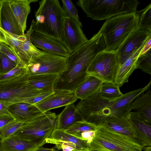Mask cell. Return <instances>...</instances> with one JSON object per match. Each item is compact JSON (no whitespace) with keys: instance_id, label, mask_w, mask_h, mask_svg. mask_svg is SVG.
Here are the masks:
<instances>
[{"instance_id":"d6a6232c","label":"cell","mask_w":151,"mask_h":151,"mask_svg":"<svg viewBox=\"0 0 151 151\" xmlns=\"http://www.w3.org/2000/svg\"><path fill=\"white\" fill-rule=\"evenodd\" d=\"M27 66L17 65L12 70L6 73L0 75V82L9 80L23 74L27 73Z\"/></svg>"},{"instance_id":"f6af8a7d","label":"cell","mask_w":151,"mask_h":151,"mask_svg":"<svg viewBox=\"0 0 151 151\" xmlns=\"http://www.w3.org/2000/svg\"><path fill=\"white\" fill-rule=\"evenodd\" d=\"M1 48H2L1 46V43H0V52L1 50Z\"/></svg>"},{"instance_id":"7a4b0ae2","label":"cell","mask_w":151,"mask_h":151,"mask_svg":"<svg viewBox=\"0 0 151 151\" xmlns=\"http://www.w3.org/2000/svg\"><path fill=\"white\" fill-rule=\"evenodd\" d=\"M35 12L34 31L61 41L64 13L58 0H42Z\"/></svg>"},{"instance_id":"cb8c5ba5","label":"cell","mask_w":151,"mask_h":151,"mask_svg":"<svg viewBox=\"0 0 151 151\" xmlns=\"http://www.w3.org/2000/svg\"><path fill=\"white\" fill-rule=\"evenodd\" d=\"M128 116L135 130L137 139L144 147H151V125L140 119L137 113L130 111Z\"/></svg>"},{"instance_id":"f35d334b","label":"cell","mask_w":151,"mask_h":151,"mask_svg":"<svg viewBox=\"0 0 151 151\" xmlns=\"http://www.w3.org/2000/svg\"><path fill=\"white\" fill-rule=\"evenodd\" d=\"M11 105L7 101L0 99V115L6 114L11 115L8 110V107Z\"/></svg>"},{"instance_id":"ac0fdd59","label":"cell","mask_w":151,"mask_h":151,"mask_svg":"<svg viewBox=\"0 0 151 151\" xmlns=\"http://www.w3.org/2000/svg\"><path fill=\"white\" fill-rule=\"evenodd\" d=\"M38 148L34 142L15 134L1 139L0 143L2 151H35Z\"/></svg>"},{"instance_id":"ba28073f","label":"cell","mask_w":151,"mask_h":151,"mask_svg":"<svg viewBox=\"0 0 151 151\" xmlns=\"http://www.w3.org/2000/svg\"><path fill=\"white\" fill-rule=\"evenodd\" d=\"M119 66L116 52L104 51L98 54L90 64L87 76H94L104 83L114 84Z\"/></svg>"},{"instance_id":"ab89813d","label":"cell","mask_w":151,"mask_h":151,"mask_svg":"<svg viewBox=\"0 0 151 151\" xmlns=\"http://www.w3.org/2000/svg\"><path fill=\"white\" fill-rule=\"evenodd\" d=\"M15 119L12 115L6 114L0 115V129Z\"/></svg>"},{"instance_id":"f546056e","label":"cell","mask_w":151,"mask_h":151,"mask_svg":"<svg viewBox=\"0 0 151 151\" xmlns=\"http://www.w3.org/2000/svg\"><path fill=\"white\" fill-rule=\"evenodd\" d=\"M136 13L139 18L138 27L151 29V3L144 9Z\"/></svg>"},{"instance_id":"7402d4cb","label":"cell","mask_w":151,"mask_h":151,"mask_svg":"<svg viewBox=\"0 0 151 151\" xmlns=\"http://www.w3.org/2000/svg\"><path fill=\"white\" fill-rule=\"evenodd\" d=\"M144 45L134 52L122 64L119 65L114 84L120 87L124 83L128 82L129 76L137 69V60Z\"/></svg>"},{"instance_id":"4316f807","label":"cell","mask_w":151,"mask_h":151,"mask_svg":"<svg viewBox=\"0 0 151 151\" xmlns=\"http://www.w3.org/2000/svg\"><path fill=\"white\" fill-rule=\"evenodd\" d=\"M119 86L111 83H103L101 86L98 93L102 98L112 100L122 96L123 94L121 92Z\"/></svg>"},{"instance_id":"2e32d148","label":"cell","mask_w":151,"mask_h":151,"mask_svg":"<svg viewBox=\"0 0 151 151\" xmlns=\"http://www.w3.org/2000/svg\"><path fill=\"white\" fill-rule=\"evenodd\" d=\"M102 124L118 133L138 140L128 114L121 117L110 116Z\"/></svg>"},{"instance_id":"d6986e66","label":"cell","mask_w":151,"mask_h":151,"mask_svg":"<svg viewBox=\"0 0 151 151\" xmlns=\"http://www.w3.org/2000/svg\"><path fill=\"white\" fill-rule=\"evenodd\" d=\"M132 110L136 112L140 120L151 125V91L150 89L131 103Z\"/></svg>"},{"instance_id":"3957f363","label":"cell","mask_w":151,"mask_h":151,"mask_svg":"<svg viewBox=\"0 0 151 151\" xmlns=\"http://www.w3.org/2000/svg\"><path fill=\"white\" fill-rule=\"evenodd\" d=\"M138 24L136 12L119 15L106 20L99 30L104 40L105 51L116 52Z\"/></svg>"},{"instance_id":"5bb4252c","label":"cell","mask_w":151,"mask_h":151,"mask_svg":"<svg viewBox=\"0 0 151 151\" xmlns=\"http://www.w3.org/2000/svg\"><path fill=\"white\" fill-rule=\"evenodd\" d=\"M77 99L74 92L56 91L35 105L45 113L52 109L73 104Z\"/></svg>"},{"instance_id":"ee69618b","label":"cell","mask_w":151,"mask_h":151,"mask_svg":"<svg viewBox=\"0 0 151 151\" xmlns=\"http://www.w3.org/2000/svg\"><path fill=\"white\" fill-rule=\"evenodd\" d=\"M143 150H144L145 151H151V147H144Z\"/></svg>"},{"instance_id":"e0dca14e","label":"cell","mask_w":151,"mask_h":151,"mask_svg":"<svg viewBox=\"0 0 151 151\" xmlns=\"http://www.w3.org/2000/svg\"><path fill=\"white\" fill-rule=\"evenodd\" d=\"M1 27L12 33L21 36L23 35L10 8L9 0H0Z\"/></svg>"},{"instance_id":"603a6c76","label":"cell","mask_w":151,"mask_h":151,"mask_svg":"<svg viewBox=\"0 0 151 151\" xmlns=\"http://www.w3.org/2000/svg\"><path fill=\"white\" fill-rule=\"evenodd\" d=\"M103 82L92 76H88L74 91L78 99H86L98 92Z\"/></svg>"},{"instance_id":"d4e9b609","label":"cell","mask_w":151,"mask_h":151,"mask_svg":"<svg viewBox=\"0 0 151 151\" xmlns=\"http://www.w3.org/2000/svg\"><path fill=\"white\" fill-rule=\"evenodd\" d=\"M0 32L6 43L17 54L22 62L26 66L30 59L23 50V42L25 38V34L19 36L9 32L0 27Z\"/></svg>"},{"instance_id":"277c9868","label":"cell","mask_w":151,"mask_h":151,"mask_svg":"<svg viewBox=\"0 0 151 151\" xmlns=\"http://www.w3.org/2000/svg\"><path fill=\"white\" fill-rule=\"evenodd\" d=\"M137 0H80L76 4L93 20H107L122 14L135 12Z\"/></svg>"},{"instance_id":"8d00e7d4","label":"cell","mask_w":151,"mask_h":151,"mask_svg":"<svg viewBox=\"0 0 151 151\" xmlns=\"http://www.w3.org/2000/svg\"><path fill=\"white\" fill-rule=\"evenodd\" d=\"M55 92L54 91H43L37 96L29 99L26 102L35 105Z\"/></svg>"},{"instance_id":"83f0119b","label":"cell","mask_w":151,"mask_h":151,"mask_svg":"<svg viewBox=\"0 0 151 151\" xmlns=\"http://www.w3.org/2000/svg\"><path fill=\"white\" fill-rule=\"evenodd\" d=\"M98 125L85 120L76 122L67 130V133L79 138L81 133L86 131H96Z\"/></svg>"},{"instance_id":"44dd1931","label":"cell","mask_w":151,"mask_h":151,"mask_svg":"<svg viewBox=\"0 0 151 151\" xmlns=\"http://www.w3.org/2000/svg\"><path fill=\"white\" fill-rule=\"evenodd\" d=\"M37 0H9L10 8L23 35L27 27L28 16L31 11L30 4Z\"/></svg>"},{"instance_id":"5b68a950","label":"cell","mask_w":151,"mask_h":151,"mask_svg":"<svg viewBox=\"0 0 151 151\" xmlns=\"http://www.w3.org/2000/svg\"><path fill=\"white\" fill-rule=\"evenodd\" d=\"M90 144L91 151H142L139 141L118 133L103 124L98 125Z\"/></svg>"},{"instance_id":"7dc6e473","label":"cell","mask_w":151,"mask_h":151,"mask_svg":"<svg viewBox=\"0 0 151 151\" xmlns=\"http://www.w3.org/2000/svg\"><path fill=\"white\" fill-rule=\"evenodd\" d=\"M0 27H1V26H0Z\"/></svg>"},{"instance_id":"8fae6325","label":"cell","mask_w":151,"mask_h":151,"mask_svg":"<svg viewBox=\"0 0 151 151\" xmlns=\"http://www.w3.org/2000/svg\"><path fill=\"white\" fill-rule=\"evenodd\" d=\"M151 37V29L138 27L132 32L116 52L119 65L143 46Z\"/></svg>"},{"instance_id":"ffe728a7","label":"cell","mask_w":151,"mask_h":151,"mask_svg":"<svg viewBox=\"0 0 151 151\" xmlns=\"http://www.w3.org/2000/svg\"><path fill=\"white\" fill-rule=\"evenodd\" d=\"M83 120L73 104H70L57 116L54 129L65 130L76 122Z\"/></svg>"},{"instance_id":"8992f818","label":"cell","mask_w":151,"mask_h":151,"mask_svg":"<svg viewBox=\"0 0 151 151\" xmlns=\"http://www.w3.org/2000/svg\"><path fill=\"white\" fill-rule=\"evenodd\" d=\"M57 116L54 113L47 112L32 120L25 122L14 134L35 143L38 147L46 143L56 124Z\"/></svg>"},{"instance_id":"bcb514c9","label":"cell","mask_w":151,"mask_h":151,"mask_svg":"<svg viewBox=\"0 0 151 151\" xmlns=\"http://www.w3.org/2000/svg\"><path fill=\"white\" fill-rule=\"evenodd\" d=\"M1 136H0V142H1Z\"/></svg>"},{"instance_id":"f1b7e54d","label":"cell","mask_w":151,"mask_h":151,"mask_svg":"<svg viewBox=\"0 0 151 151\" xmlns=\"http://www.w3.org/2000/svg\"><path fill=\"white\" fill-rule=\"evenodd\" d=\"M33 23L32 22L30 27L26 34L25 38L23 42L22 49L23 51L30 59L41 54L43 52L35 47L30 41V37L31 32L33 30Z\"/></svg>"},{"instance_id":"b9f144b4","label":"cell","mask_w":151,"mask_h":151,"mask_svg":"<svg viewBox=\"0 0 151 151\" xmlns=\"http://www.w3.org/2000/svg\"><path fill=\"white\" fill-rule=\"evenodd\" d=\"M35 151H57L55 148H46L42 147L38 148Z\"/></svg>"},{"instance_id":"7c38bea8","label":"cell","mask_w":151,"mask_h":151,"mask_svg":"<svg viewBox=\"0 0 151 151\" xmlns=\"http://www.w3.org/2000/svg\"><path fill=\"white\" fill-rule=\"evenodd\" d=\"M46 143L55 144L56 148L63 151H91L90 145L86 141L62 130L54 129Z\"/></svg>"},{"instance_id":"60d3db41","label":"cell","mask_w":151,"mask_h":151,"mask_svg":"<svg viewBox=\"0 0 151 151\" xmlns=\"http://www.w3.org/2000/svg\"><path fill=\"white\" fill-rule=\"evenodd\" d=\"M151 47V37L148 39L146 43L144 46L139 55L140 56L144 54L149 50Z\"/></svg>"},{"instance_id":"6da1fadb","label":"cell","mask_w":151,"mask_h":151,"mask_svg":"<svg viewBox=\"0 0 151 151\" xmlns=\"http://www.w3.org/2000/svg\"><path fill=\"white\" fill-rule=\"evenodd\" d=\"M133 100L132 95L129 92L112 100L102 97L98 92L81 100L76 108L84 120L98 125L103 124L110 116L127 115L131 111L130 105Z\"/></svg>"},{"instance_id":"9c48e42d","label":"cell","mask_w":151,"mask_h":151,"mask_svg":"<svg viewBox=\"0 0 151 151\" xmlns=\"http://www.w3.org/2000/svg\"><path fill=\"white\" fill-rule=\"evenodd\" d=\"M66 58L43 51L41 54L31 59L27 65L28 73L29 76L40 74L59 75L64 68Z\"/></svg>"},{"instance_id":"1f68e13d","label":"cell","mask_w":151,"mask_h":151,"mask_svg":"<svg viewBox=\"0 0 151 151\" xmlns=\"http://www.w3.org/2000/svg\"><path fill=\"white\" fill-rule=\"evenodd\" d=\"M137 69H140L147 73L151 75V49L139 56L136 62Z\"/></svg>"},{"instance_id":"30bf717a","label":"cell","mask_w":151,"mask_h":151,"mask_svg":"<svg viewBox=\"0 0 151 151\" xmlns=\"http://www.w3.org/2000/svg\"><path fill=\"white\" fill-rule=\"evenodd\" d=\"M82 27L79 19L71 17L65 18L61 41L70 53L88 40L83 31Z\"/></svg>"},{"instance_id":"484cf974","label":"cell","mask_w":151,"mask_h":151,"mask_svg":"<svg viewBox=\"0 0 151 151\" xmlns=\"http://www.w3.org/2000/svg\"><path fill=\"white\" fill-rule=\"evenodd\" d=\"M58 75L56 74L29 75L28 80L30 84L37 90L54 91V85Z\"/></svg>"},{"instance_id":"7bdbcfd3","label":"cell","mask_w":151,"mask_h":151,"mask_svg":"<svg viewBox=\"0 0 151 151\" xmlns=\"http://www.w3.org/2000/svg\"><path fill=\"white\" fill-rule=\"evenodd\" d=\"M0 43H6V42L4 40L2 35L0 32Z\"/></svg>"},{"instance_id":"c3c4849f","label":"cell","mask_w":151,"mask_h":151,"mask_svg":"<svg viewBox=\"0 0 151 151\" xmlns=\"http://www.w3.org/2000/svg\"></svg>"},{"instance_id":"4fadbf2b","label":"cell","mask_w":151,"mask_h":151,"mask_svg":"<svg viewBox=\"0 0 151 151\" xmlns=\"http://www.w3.org/2000/svg\"><path fill=\"white\" fill-rule=\"evenodd\" d=\"M30 39L35 47L43 51L65 57L70 53L62 41L58 39L34 30Z\"/></svg>"},{"instance_id":"e575fe53","label":"cell","mask_w":151,"mask_h":151,"mask_svg":"<svg viewBox=\"0 0 151 151\" xmlns=\"http://www.w3.org/2000/svg\"><path fill=\"white\" fill-rule=\"evenodd\" d=\"M61 1L65 17L79 19L77 9L71 0H61Z\"/></svg>"},{"instance_id":"4dcf8cb0","label":"cell","mask_w":151,"mask_h":151,"mask_svg":"<svg viewBox=\"0 0 151 151\" xmlns=\"http://www.w3.org/2000/svg\"><path fill=\"white\" fill-rule=\"evenodd\" d=\"M25 122L14 119L0 129V136L1 139L5 138L14 134L22 126Z\"/></svg>"},{"instance_id":"74e56055","label":"cell","mask_w":151,"mask_h":151,"mask_svg":"<svg viewBox=\"0 0 151 151\" xmlns=\"http://www.w3.org/2000/svg\"><path fill=\"white\" fill-rule=\"evenodd\" d=\"M95 134V131H86L81 133L79 138L86 141L90 145L94 138Z\"/></svg>"},{"instance_id":"836d02e7","label":"cell","mask_w":151,"mask_h":151,"mask_svg":"<svg viewBox=\"0 0 151 151\" xmlns=\"http://www.w3.org/2000/svg\"><path fill=\"white\" fill-rule=\"evenodd\" d=\"M17 65L16 63L11 60L5 54L0 52V75L6 73Z\"/></svg>"},{"instance_id":"9a60e30c","label":"cell","mask_w":151,"mask_h":151,"mask_svg":"<svg viewBox=\"0 0 151 151\" xmlns=\"http://www.w3.org/2000/svg\"><path fill=\"white\" fill-rule=\"evenodd\" d=\"M8 110L15 119L24 122L32 120L45 113L35 105L25 102L13 104L9 106Z\"/></svg>"},{"instance_id":"d590c367","label":"cell","mask_w":151,"mask_h":151,"mask_svg":"<svg viewBox=\"0 0 151 151\" xmlns=\"http://www.w3.org/2000/svg\"><path fill=\"white\" fill-rule=\"evenodd\" d=\"M1 49L0 51L5 54L11 60L17 65L27 66L21 61L17 54L6 43H1Z\"/></svg>"},{"instance_id":"52a82bcc","label":"cell","mask_w":151,"mask_h":151,"mask_svg":"<svg viewBox=\"0 0 151 151\" xmlns=\"http://www.w3.org/2000/svg\"><path fill=\"white\" fill-rule=\"evenodd\" d=\"M28 72L8 81L0 82V99L11 104L26 102L43 91L37 90L29 83Z\"/></svg>"}]
</instances>
